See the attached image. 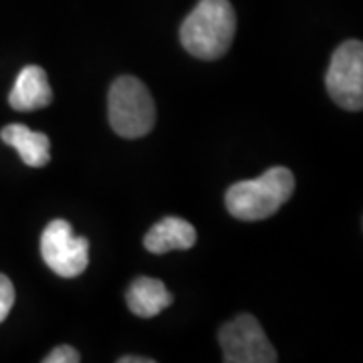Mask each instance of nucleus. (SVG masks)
I'll return each mask as SVG.
<instances>
[{"label": "nucleus", "mask_w": 363, "mask_h": 363, "mask_svg": "<svg viewBox=\"0 0 363 363\" xmlns=\"http://www.w3.org/2000/svg\"><path fill=\"white\" fill-rule=\"evenodd\" d=\"M236 13L228 0H200L180 26L184 49L196 59L216 61L233 45Z\"/></svg>", "instance_id": "1"}, {"label": "nucleus", "mask_w": 363, "mask_h": 363, "mask_svg": "<svg viewBox=\"0 0 363 363\" xmlns=\"http://www.w3.org/2000/svg\"><path fill=\"white\" fill-rule=\"evenodd\" d=\"M295 192V176L289 168L277 166L267 169L255 180H242L233 184L224 204L234 218L245 222L264 220L279 212V208L291 200Z\"/></svg>", "instance_id": "2"}, {"label": "nucleus", "mask_w": 363, "mask_h": 363, "mask_svg": "<svg viewBox=\"0 0 363 363\" xmlns=\"http://www.w3.org/2000/svg\"><path fill=\"white\" fill-rule=\"evenodd\" d=\"M109 123L117 135L138 140L147 135L156 123V104L140 79L123 75L109 87Z\"/></svg>", "instance_id": "3"}, {"label": "nucleus", "mask_w": 363, "mask_h": 363, "mask_svg": "<svg viewBox=\"0 0 363 363\" xmlns=\"http://www.w3.org/2000/svg\"><path fill=\"white\" fill-rule=\"evenodd\" d=\"M325 85L331 99L347 109L359 111L363 107V45L347 40L339 45L325 75Z\"/></svg>", "instance_id": "4"}, {"label": "nucleus", "mask_w": 363, "mask_h": 363, "mask_svg": "<svg viewBox=\"0 0 363 363\" xmlns=\"http://www.w3.org/2000/svg\"><path fill=\"white\" fill-rule=\"evenodd\" d=\"M40 255L55 274L73 279L89 264V240L75 236L67 220H52L40 236Z\"/></svg>", "instance_id": "5"}, {"label": "nucleus", "mask_w": 363, "mask_h": 363, "mask_svg": "<svg viewBox=\"0 0 363 363\" xmlns=\"http://www.w3.org/2000/svg\"><path fill=\"white\" fill-rule=\"evenodd\" d=\"M222 359L226 363H274L277 351L252 315H238L218 333Z\"/></svg>", "instance_id": "6"}, {"label": "nucleus", "mask_w": 363, "mask_h": 363, "mask_svg": "<svg viewBox=\"0 0 363 363\" xmlns=\"http://www.w3.org/2000/svg\"><path fill=\"white\" fill-rule=\"evenodd\" d=\"M52 101V89L45 69L39 65H26L14 81L9 95V104L14 111H37Z\"/></svg>", "instance_id": "7"}, {"label": "nucleus", "mask_w": 363, "mask_h": 363, "mask_svg": "<svg viewBox=\"0 0 363 363\" xmlns=\"http://www.w3.org/2000/svg\"><path fill=\"white\" fill-rule=\"evenodd\" d=\"M196 228L184 218L168 216L145 234L143 247L152 255H166L169 250H188L196 245Z\"/></svg>", "instance_id": "8"}, {"label": "nucleus", "mask_w": 363, "mask_h": 363, "mask_svg": "<svg viewBox=\"0 0 363 363\" xmlns=\"http://www.w3.org/2000/svg\"><path fill=\"white\" fill-rule=\"evenodd\" d=\"M0 140L14 147L18 152L21 160L30 168H43L51 162V152H49V135L33 131L23 123H11L0 131Z\"/></svg>", "instance_id": "9"}, {"label": "nucleus", "mask_w": 363, "mask_h": 363, "mask_svg": "<svg viewBox=\"0 0 363 363\" xmlns=\"http://www.w3.org/2000/svg\"><path fill=\"white\" fill-rule=\"evenodd\" d=\"M125 301H128V307L133 315L143 317V319H152L164 309H168L174 303V297L162 281L152 279V277H140L128 289Z\"/></svg>", "instance_id": "10"}, {"label": "nucleus", "mask_w": 363, "mask_h": 363, "mask_svg": "<svg viewBox=\"0 0 363 363\" xmlns=\"http://www.w3.org/2000/svg\"><path fill=\"white\" fill-rule=\"evenodd\" d=\"M14 305V286L6 274H0V323L9 317Z\"/></svg>", "instance_id": "11"}, {"label": "nucleus", "mask_w": 363, "mask_h": 363, "mask_svg": "<svg viewBox=\"0 0 363 363\" xmlns=\"http://www.w3.org/2000/svg\"><path fill=\"white\" fill-rule=\"evenodd\" d=\"M81 359L77 350H73L71 345H59L43 359L45 363H77Z\"/></svg>", "instance_id": "12"}, {"label": "nucleus", "mask_w": 363, "mask_h": 363, "mask_svg": "<svg viewBox=\"0 0 363 363\" xmlns=\"http://www.w3.org/2000/svg\"><path fill=\"white\" fill-rule=\"evenodd\" d=\"M154 359H147V357H131V355H128V357H119V363H152Z\"/></svg>", "instance_id": "13"}]
</instances>
